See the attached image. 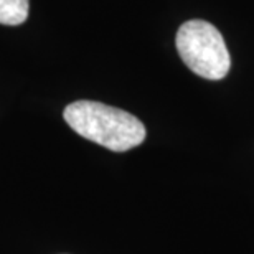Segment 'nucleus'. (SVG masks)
<instances>
[{"instance_id": "nucleus-1", "label": "nucleus", "mask_w": 254, "mask_h": 254, "mask_svg": "<svg viewBox=\"0 0 254 254\" xmlns=\"http://www.w3.org/2000/svg\"><path fill=\"white\" fill-rule=\"evenodd\" d=\"M63 118L76 134L113 152H127L145 140V126L123 109L96 101H76Z\"/></svg>"}, {"instance_id": "nucleus-2", "label": "nucleus", "mask_w": 254, "mask_h": 254, "mask_svg": "<svg viewBox=\"0 0 254 254\" xmlns=\"http://www.w3.org/2000/svg\"><path fill=\"white\" fill-rule=\"evenodd\" d=\"M180 58L195 74L205 79H223L230 73L231 58L220 30L205 20H189L177 33Z\"/></svg>"}, {"instance_id": "nucleus-3", "label": "nucleus", "mask_w": 254, "mask_h": 254, "mask_svg": "<svg viewBox=\"0 0 254 254\" xmlns=\"http://www.w3.org/2000/svg\"><path fill=\"white\" fill-rule=\"evenodd\" d=\"M28 18V0H0V23L15 25Z\"/></svg>"}]
</instances>
